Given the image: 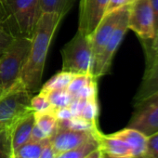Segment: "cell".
Instances as JSON below:
<instances>
[{"label": "cell", "instance_id": "obj_1", "mask_svg": "<svg viewBox=\"0 0 158 158\" xmlns=\"http://www.w3.org/2000/svg\"><path fill=\"white\" fill-rule=\"evenodd\" d=\"M63 17L55 13H41L34 34L27 60L20 81L32 94L41 89L48 52L53 36Z\"/></svg>", "mask_w": 158, "mask_h": 158}, {"label": "cell", "instance_id": "obj_2", "mask_svg": "<svg viewBox=\"0 0 158 158\" xmlns=\"http://www.w3.org/2000/svg\"><path fill=\"white\" fill-rule=\"evenodd\" d=\"M2 25L13 37H30L41 15L39 0H0Z\"/></svg>", "mask_w": 158, "mask_h": 158}, {"label": "cell", "instance_id": "obj_3", "mask_svg": "<svg viewBox=\"0 0 158 158\" xmlns=\"http://www.w3.org/2000/svg\"><path fill=\"white\" fill-rule=\"evenodd\" d=\"M31 42L32 38L30 37H14L0 57V85L3 91L8 90L20 80Z\"/></svg>", "mask_w": 158, "mask_h": 158}, {"label": "cell", "instance_id": "obj_4", "mask_svg": "<svg viewBox=\"0 0 158 158\" xmlns=\"http://www.w3.org/2000/svg\"><path fill=\"white\" fill-rule=\"evenodd\" d=\"M61 71L74 74H92L93 51L90 37L79 31L60 50Z\"/></svg>", "mask_w": 158, "mask_h": 158}, {"label": "cell", "instance_id": "obj_5", "mask_svg": "<svg viewBox=\"0 0 158 158\" xmlns=\"http://www.w3.org/2000/svg\"><path fill=\"white\" fill-rule=\"evenodd\" d=\"M33 94L19 80L0 94V129L13 124L17 119L32 112L30 103Z\"/></svg>", "mask_w": 158, "mask_h": 158}, {"label": "cell", "instance_id": "obj_6", "mask_svg": "<svg viewBox=\"0 0 158 158\" xmlns=\"http://www.w3.org/2000/svg\"><path fill=\"white\" fill-rule=\"evenodd\" d=\"M133 107L127 127L135 128L146 137L158 132V91L134 102Z\"/></svg>", "mask_w": 158, "mask_h": 158}, {"label": "cell", "instance_id": "obj_7", "mask_svg": "<svg viewBox=\"0 0 158 158\" xmlns=\"http://www.w3.org/2000/svg\"><path fill=\"white\" fill-rule=\"evenodd\" d=\"M128 30L142 40H152L155 35L154 13L151 0H134L128 10Z\"/></svg>", "mask_w": 158, "mask_h": 158}, {"label": "cell", "instance_id": "obj_8", "mask_svg": "<svg viewBox=\"0 0 158 158\" xmlns=\"http://www.w3.org/2000/svg\"><path fill=\"white\" fill-rule=\"evenodd\" d=\"M128 10H129V7L126 10L124 15L122 16L119 23L117 24V26L114 29V33L112 34L111 37L107 41L102 51L97 57V59H95V60L93 62L92 75L94 77H96L97 79L105 75L110 71L114 56L128 30V26H127Z\"/></svg>", "mask_w": 158, "mask_h": 158}, {"label": "cell", "instance_id": "obj_9", "mask_svg": "<svg viewBox=\"0 0 158 158\" xmlns=\"http://www.w3.org/2000/svg\"><path fill=\"white\" fill-rule=\"evenodd\" d=\"M109 0H80L78 29L89 36L105 15Z\"/></svg>", "mask_w": 158, "mask_h": 158}, {"label": "cell", "instance_id": "obj_10", "mask_svg": "<svg viewBox=\"0 0 158 158\" xmlns=\"http://www.w3.org/2000/svg\"><path fill=\"white\" fill-rule=\"evenodd\" d=\"M100 129L95 130H74L58 127L57 131L49 138L54 152L57 154L78 147L100 134Z\"/></svg>", "mask_w": 158, "mask_h": 158}, {"label": "cell", "instance_id": "obj_11", "mask_svg": "<svg viewBox=\"0 0 158 158\" xmlns=\"http://www.w3.org/2000/svg\"><path fill=\"white\" fill-rule=\"evenodd\" d=\"M128 7L129 6H126L115 11L105 14L102 20L100 22V23L96 27V29L94 30V32L89 35L94 60L102 51L107 41L111 37L112 34L114 33L122 16L124 15L126 10L128 9Z\"/></svg>", "mask_w": 158, "mask_h": 158}, {"label": "cell", "instance_id": "obj_12", "mask_svg": "<svg viewBox=\"0 0 158 158\" xmlns=\"http://www.w3.org/2000/svg\"><path fill=\"white\" fill-rule=\"evenodd\" d=\"M35 123V112L32 111L17 119L6 128L12 155L18 148L29 140Z\"/></svg>", "mask_w": 158, "mask_h": 158}, {"label": "cell", "instance_id": "obj_13", "mask_svg": "<svg viewBox=\"0 0 158 158\" xmlns=\"http://www.w3.org/2000/svg\"><path fill=\"white\" fill-rule=\"evenodd\" d=\"M158 91V55L152 56L151 64L147 67L141 83L134 97V102H138ZM133 102V103H134Z\"/></svg>", "mask_w": 158, "mask_h": 158}, {"label": "cell", "instance_id": "obj_14", "mask_svg": "<svg viewBox=\"0 0 158 158\" xmlns=\"http://www.w3.org/2000/svg\"><path fill=\"white\" fill-rule=\"evenodd\" d=\"M99 143L102 151L112 158H134L131 148L121 139L113 134L99 135Z\"/></svg>", "mask_w": 158, "mask_h": 158}, {"label": "cell", "instance_id": "obj_15", "mask_svg": "<svg viewBox=\"0 0 158 158\" xmlns=\"http://www.w3.org/2000/svg\"><path fill=\"white\" fill-rule=\"evenodd\" d=\"M113 135L124 140L131 148L134 158L141 157L145 154L147 137L140 131L127 127L124 129L113 133Z\"/></svg>", "mask_w": 158, "mask_h": 158}, {"label": "cell", "instance_id": "obj_16", "mask_svg": "<svg viewBox=\"0 0 158 158\" xmlns=\"http://www.w3.org/2000/svg\"><path fill=\"white\" fill-rule=\"evenodd\" d=\"M74 0H39L41 13H55L64 17L73 5Z\"/></svg>", "mask_w": 158, "mask_h": 158}, {"label": "cell", "instance_id": "obj_17", "mask_svg": "<svg viewBox=\"0 0 158 158\" xmlns=\"http://www.w3.org/2000/svg\"><path fill=\"white\" fill-rule=\"evenodd\" d=\"M35 126L46 135L50 138L58 128V119L53 112L35 113Z\"/></svg>", "mask_w": 158, "mask_h": 158}, {"label": "cell", "instance_id": "obj_18", "mask_svg": "<svg viewBox=\"0 0 158 158\" xmlns=\"http://www.w3.org/2000/svg\"><path fill=\"white\" fill-rule=\"evenodd\" d=\"M99 135L96 138H93V139H89V141L83 143L80 146L73 148L71 150H68V151H65V152H62L57 154L55 158H85L88 154H89L93 151L100 148Z\"/></svg>", "mask_w": 158, "mask_h": 158}, {"label": "cell", "instance_id": "obj_19", "mask_svg": "<svg viewBox=\"0 0 158 158\" xmlns=\"http://www.w3.org/2000/svg\"><path fill=\"white\" fill-rule=\"evenodd\" d=\"M43 92L48 100L49 101L51 106L56 110L62 107H67L73 101L72 95L68 92L66 89H51V90H39Z\"/></svg>", "mask_w": 158, "mask_h": 158}, {"label": "cell", "instance_id": "obj_20", "mask_svg": "<svg viewBox=\"0 0 158 158\" xmlns=\"http://www.w3.org/2000/svg\"><path fill=\"white\" fill-rule=\"evenodd\" d=\"M74 73L60 71L53 75L48 82H46L40 89V90L47 91L51 89H66L70 84Z\"/></svg>", "mask_w": 158, "mask_h": 158}, {"label": "cell", "instance_id": "obj_21", "mask_svg": "<svg viewBox=\"0 0 158 158\" xmlns=\"http://www.w3.org/2000/svg\"><path fill=\"white\" fill-rule=\"evenodd\" d=\"M45 140L46 139L41 141L28 140L18 148L12 156H18L21 158H39Z\"/></svg>", "mask_w": 158, "mask_h": 158}, {"label": "cell", "instance_id": "obj_22", "mask_svg": "<svg viewBox=\"0 0 158 158\" xmlns=\"http://www.w3.org/2000/svg\"><path fill=\"white\" fill-rule=\"evenodd\" d=\"M94 77L92 74H74L70 84L66 88L68 92L72 95L73 99L81 91V89L87 86Z\"/></svg>", "mask_w": 158, "mask_h": 158}, {"label": "cell", "instance_id": "obj_23", "mask_svg": "<svg viewBox=\"0 0 158 158\" xmlns=\"http://www.w3.org/2000/svg\"><path fill=\"white\" fill-rule=\"evenodd\" d=\"M98 115H99V105L97 98L89 99L78 117H81L90 123L98 124Z\"/></svg>", "mask_w": 158, "mask_h": 158}, {"label": "cell", "instance_id": "obj_24", "mask_svg": "<svg viewBox=\"0 0 158 158\" xmlns=\"http://www.w3.org/2000/svg\"><path fill=\"white\" fill-rule=\"evenodd\" d=\"M30 106H31L32 111L35 113H44V112H53L54 113V110H55L51 106L47 96L41 91H39V93L37 95L32 97Z\"/></svg>", "mask_w": 158, "mask_h": 158}, {"label": "cell", "instance_id": "obj_25", "mask_svg": "<svg viewBox=\"0 0 158 158\" xmlns=\"http://www.w3.org/2000/svg\"><path fill=\"white\" fill-rule=\"evenodd\" d=\"M143 156L148 158H158V132L147 137L146 152Z\"/></svg>", "mask_w": 158, "mask_h": 158}, {"label": "cell", "instance_id": "obj_26", "mask_svg": "<svg viewBox=\"0 0 158 158\" xmlns=\"http://www.w3.org/2000/svg\"><path fill=\"white\" fill-rule=\"evenodd\" d=\"M12 152L10 146L7 129H0V158H11Z\"/></svg>", "mask_w": 158, "mask_h": 158}, {"label": "cell", "instance_id": "obj_27", "mask_svg": "<svg viewBox=\"0 0 158 158\" xmlns=\"http://www.w3.org/2000/svg\"><path fill=\"white\" fill-rule=\"evenodd\" d=\"M13 38L14 37L12 36V35L9 31H7L2 24H0V57L2 56Z\"/></svg>", "mask_w": 158, "mask_h": 158}, {"label": "cell", "instance_id": "obj_28", "mask_svg": "<svg viewBox=\"0 0 158 158\" xmlns=\"http://www.w3.org/2000/svg\"><path fill=\"white\" fill-rule=\"evenodd\" d=\"M133 1L134 0H109L105 14L115 11V10L122 9L126 6H129Z\"/></svg>", "mask_w": 158, "mask_h": 158}, {"label": "cell", "instance_id": "obj_29", "mask_svg": "<svg viewBox=\"0 0 158 158\" xmlns=\"http://www.w3.org/2000/svg\"><path fill=\"white\" fill-rule=\"evenodd\" d=\"M55 157H56V153H55L54 149L51 145L50 139H47L44 142V145H43L39 158H55Z\"/></svg>", "mask_w": 158, "mask_h": 158}, {"label": "cell", "instance_id": "obj_30", "mask_svg": "<svg viewBox=\"0 0 158 158\" xmlns=\"http://www.w3.org/2000/svg\"><path fill=\"white\" fill-rule=\"evenodd\" d=\"M54 114L58 120H66V119H70V118L73 117V115L68 106L54 110Z\"/></svg>", "mask_w": 158, "mask_h": 158}, {"label": "cell", "instance_id": "obj_31", "mask_svg": "<svg viewBox=\"0 0 158 158\" xmlns=\"http://www.w3.org/2000/svg\"><path fill=\"white\" fill-rule=\"evenodd\" d=\"M48 138L46 137V135L35 126H34V128L32 130V133H31V136H30V139L29 140H34V141H41V140H44V139H47Z\"/></svg>", "mask_w": 158, "mask_h": 158}, {"label": "cell", "instance_id": "obj_32", "mask_svg": "<svg viewBox=\"0 0 158 158\" xmlns=\"http://www.w3.org/2000/svg\"><path fill=\"white\" fill-rule=\"evenodd\" d=\"M151 4L154 13V22H155V32L158 27V0H151Z\"/></svg>", "mask_w": 158, "mask_h": 158}, {"label": "cell", "instance_id": "obj_33", "mask_svg": "<svg viewBox=\"0 0 158 158\" xmlns=\"http://www.w3.org/2000/svg\"><path fill=\"white\" fill-rule=\"evenodd\" d=\"M151 48L152 50V55H155L158 53V27H157V30L155 32V35H154V37L152 38V46H151Z\"/></svg>", "mask_w": 158, "mask_h": 158}, {"label": "cell", "instance_id": "obj_34", "mask_svg": "<svg viewBox=\"0 0 158 158\" xmlns=\"http://www.w3.org/2000/svg\"><path fill=\"white\" fill-rule=\"evenodd\" d=\"M102 153V151L101 148H98L97 150L93 151L92 152H90L89 154H88L85 158H101Z\"/></svg>", "mask_w": 158, "mask_h": 158}, {"label": "cell", "instance_id": "obj_35", "mask_svg": "<svg viewBox=\"0 0 158 158\" xmlns=\"http://www.w3.org/2000/svg\"><path fill=\"white\" fill-rule=\"evenodd\" d=\"M101 158H112V157H110L109 155H107L106 153H104V152H102V156H101Z\"/></svg>", "mask_w": 158, "mask_h": 158}, {"label": "cell", "instance_id": "obj_36", "mask_svg": "<svg viewBox=\"0 0 158 158\" xmlns=\"http://www.w3.org/2000/svg\"><path fill=\"white\" fill-rule=\"evenodd\" d=\"M0 24H2V11H1V7H0Z\"/></svg>", "mask_w": 158, "mask_h": 158}, {"label": "cell", "instance_id": "obj_37", "mask_svg": "<svg viewBox=\"0 0 158 158\" xmlns=\"http://www.w3.org/2000/svg\"><path fill=\"white\" fill-rule=\"evenodd\" d=\"M3 92V89H2V87H1V85H0V94H1Z\"/></svg>", "mask_w": 158, "mask_h": 158}, {"label": "cell", "instance_id": "obj_38", "mask_svg": "<svg viewBox=\"0 0 158 158\" xmlns=\"http://www.w3.org/2000/svg\"><path fill=\"white\" fill-rule=\"evenodd\" d=\"M11 158H21V157H18V156H11Z\"/></svg>", "mask_w": 158, "mask_h": 158}, {"label": "cell", "instance_id": "obj_39", "mask_svg": "<svg viewBox=\"0 0 158 158\" xmlns=\"http://www.w3.org/2000/svg\"><path fill=\"white\" fill-rule=\"evenodd\" d=\"M138 158H148V157H146V156H141V157H138Z\"/></svg>", "mask_w": 158, "mask_h": 158}, {"label": "cell", "instance_id": "obj_40", "mask_svg": "<svg viewBox=\"0 0 158 158\" xmlns=\"http://www.w3.org/2000/svg\"><path fill=\"white\" fill-rule=\"evenodd\" d=\"M155 55H158V53H157V54H155ZM155 55H152V56H155Z\"/></svg>", "mask_w": 158, "mask_h": 158}]
</instances>
